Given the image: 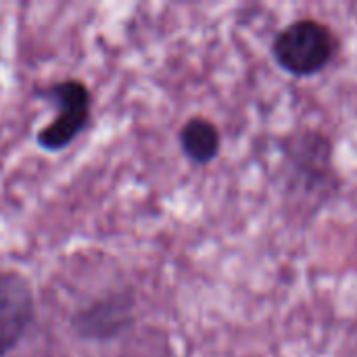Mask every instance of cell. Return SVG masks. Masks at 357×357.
<instances>
[{
    "mask_svg": "<svg viewBox=\"0 0 357 357\" xmlns=\"http://www.w3.org/2000/svg\"><path fill=\"white\" fill-rule=\"evenodd\" d=\"M36 94L56 109V119L38 132L36 142L44 151L56 153L69 146L88 126L92 105L90 90L79 79H63L38 90Z\"/></svg>",
    "mask_w": 357,
    "mask_h": 357,
    "instance_id": "obj_1",
    "label": "cell"
},
{
    "mask_svg": "<svg viewBox=\"0 0 357 357\" xmlns=\"http://www.w3.org/2000/svg\"><path fill=\"white\" fill-rule=\"evenodd\" d=\"M132 307L134 297L128 291L111 293L79 310L71 326L86 341H111L132 324Z\"/></svg>",
    "mask_w": 357,
    "mask_h": 357,
    "instance_id": "obj_4",
    "label": "cell"
},
{
    "mask_svg": "<svg viewBox=\"0 0 357 357\" xmlns=\"http://www.w3.org/2000/svg\"><path fill=\"white\" fill-rule=\"evenodd\" d=\"M33 320V293L19 272H0V357L8 356Z\"/></svg>",
    "mask_w": 357,
    "mask_h": 357,
    "instance_id": "obj_3",
    "label": "cell"
},
{
    "mask_svg": "<svg viewBox=\"0 0 357 357\" xmlns=\"http://www.w3.org/2000/svg\"><path fill=\"white\" fill-rule=\"evenodd\" d=\"M180 146L190 161L209 163L220 151V132L211 121L192 117L180 132Z\"/></svg>",
    "mask_w": 357,
    "mask_h": 357,
    "instance_id": "obj_5",
    "label": "cell"
},
{
    "mask_svg": "<svg viewBox=\"0 0 357 357\" xmlns=\"http://www.w3.org/2000/svg\"><path fill=\"white\" fill-rule=\"evenodd\" d=\"M335 48L337 44L328 27L312 19H301L278 33L274 56L293 75H314L331 63Z\"/></svg>",
    "mask_w": 357,
    "mask_h": 357,
    "instance_id": "obj_2",
    "label": "cell"
}]
</instances>
